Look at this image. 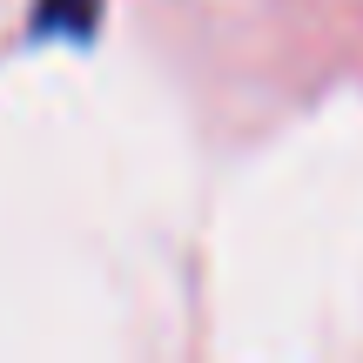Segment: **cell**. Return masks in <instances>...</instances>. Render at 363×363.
<instances>
[{
  "instance_id": "1",
  "label": "cell",
  "mask_w": 363,
  "mask_h": 363,
  "mask_svg": "<svg viewBox=\"0 0 363 363\" xmlns=\"http://www.w3.org/2000/svg\"><path fill=\"white\" fill-rule=\"evenodd\" d=\"M94 13H101V0H48V7L34 13V27H61V34H88L94 27Z\"/></svg>"
}]
</instances>
